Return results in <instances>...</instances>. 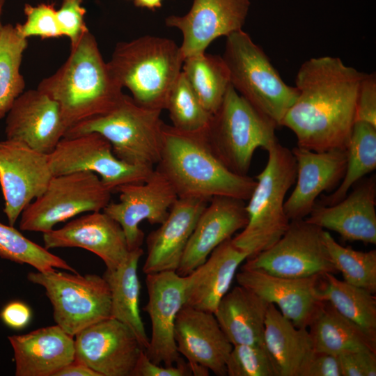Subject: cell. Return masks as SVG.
Returning <instances> with one entry per match:
<instances>
[{
	"mask_svg": "<svg viewBox=\"0 0 376 376\" xmlns=\"http://www.w3.org/2000/svg\"><path fill=\"white\" fill-rule=\"evenodd\" d=\"M363 74L329 56L301 65L295 78L297 97L281 123L295 134L297 146L314 151L347 148Z\"/></svg>",
	"mask_w": 376,
	"mask_h": 376,
	"instance_id": "obj_1",
	"label": "cell"
},
{
	"mask_svg": "<svg viewBox=\"0 0 376 376\" xmlns=\"http://www.w3.org/2000/svg\"><path fill=\"white\" fill-rule=\"evenodd\" d=\"M37 89L58 102L67 130L110 111L124 95L89 31L70 45L66 61Z\"/></svg>",
	"mask_w": 376,
	"mask_h": 376,
	"instance_id": "obj_2",
	"label": "cell"
},
{
	"mask_svg": "<svg viewBox=\"0 0 376 376\" xmlns=\"http://www.w3.org/2000/svg\"><path fill=\"white\" fill-rule=\"evenodd\" d=\"M205 132H187L164 124L161 156L155 169L169 180L178 198L210 201L227 196L248 201L256 180L229 171L211 150Z\"/></svg>",
	"mask_w": 376,
	"mask_h": 376,
	"instance_id": "obj_3",
	"label": "cell"
},
{
	"mask_svg": "<svg viewBox=\"0 0 376 376\" xmlns=\"http://www.w3.org/2000/svg\"><path fill=\"white\" fill-rule=\"evenodd\" d=\"M264 169L256 176L255 187L246 204L248 221L232 237L233 244L248 258L268 249L285 233L290 224L285 210V197L293 185L297 164L292 150L279 140L267 150Z\"/></svg>",
	"mask_w": 376,
	"mask_h": 376,
	"instance_id": "obj_4",
	"label": "cell"
},
{
	"mask_svg": "<svg viewBox=\"0 0 376 376\" xmlns=\"http://www.w3.org/2000/svg\"><path fill=\"white\" fill-rule=\"evenodd\" d=\"M184 60L180 46L173 40L145 36L118 42L108 63L136 103L162 111Z\"/></svg>",
	"mask_w": 376,
	"mask_h": 376,
	"instance_id": "obj_5",
	"label": "cell"
},
{
	"mask_svg": "<svg viewBox=\"0 0 376 376\" xmlns=\"http://www.w3.org/2000/svg\"><path fill=\"white\" fill-rule=\"evenodd\" d=\"M235 90L276 127L298 95L286 84L263 49L242 29L226 36L222 56Z\"/></svg>",
	"mask_w": 376,
	"mask_h": 376,
	"instance_id": "obj_6",
	"label": "cell"
},
{
	"mask_svg": "<svg viewBox=\"0 0 376 376\" xmlns=\"http://www.w3.org/2000/svg\"><path fill=\"white\" fill-rule=\"evenodd\" d=\"M161 110L143 107L123 95L105 113L79 123L64 137L97 132L107 139L114 155L136 166L155 168L159 161L164 123Z\"/></svg>",
	"mask_w": 376,
	"mask_h": 376,
	"instance_id": "obj_7",
	"label": "cell"
},
{
	"mask_svg": "<svg viewBox=\"0 0 376 376\" xmlns=\"http://www.w3.org/2000/svg\"><path fill=\"white\" fill-rule=\"evenodd\" d=\"M276 127L230 84L205 134L211 150L229 171L247 175L254 152L258 148L267 150L278 141Z\"/></svg>",
	"mask_w": 376,
	"mask_h": 376,
	"instance_id": "obj_8",
	"label": "cell"
},
{
	"mask_svg": "<svg viewBox=\"0 0 376 376\" xmlns=\"http://www.w3.org/2000/svg\"><path fill=\"white\" fill-rule=\"evenodd\" d=\"M27 279L45 288L52 305L55 322L72 336L111 318L110 290L103 276L54 270L31 272Z\"/></svg>",
	"mask_w": 376,
	"mask_h": 376,
	"instance_id": "obj_9",
	"label": "cell"
},
{
	"mask_svg": "<svg viewBox=\"0 0 376 376\" xmlns=\"http://www.w3.org/2000/svg\"><path fill=\"white\" fill-rule=\"evenodd\" d=\"M111 194L92 172L54 175L44 192L22 211L19 228L48 232L57 224L83 212L102 211L110 203Z\"/></svg>",
	"mask_w": 376,
	"mask_h": 376,
	"instance_id": "obj_10",
	"label": "cell"
},
{
	"mask_svg": "<svg viewBox=\"0 0 376 376\" xmlns=\"http://www.w3.org/2000/svg\"><path fill=\"white\" fill-rule=\"evenodd\" d=\"M47 158L53 175L92 172L112 194L123 185L145 180L155 169L120 160L109 141L97 132L63 137Z\"/></svg>",
	"mask_w": 376,
	"mask_h": 376,
	"instance_id": "obj_11",
	"label": "cell"
},
{
	"mask_svg": "<svg viewBox=\"0 0 376 376\" xmlns=\"http://www.w3.org/2000/svg\"><path fill=\"white\" fill-rule=\"evenodd\" d=\"M324 229L305 219L293 220L270 248L247 258L242 268L257 269L289 278L336 274L327 249Z\"/></svg>",
	"mask_w": 376,
	"mask_h": 376,
	"instance_id": "obj_12",
	"label": "cell"
},
{
	"mask_svg": "<svg viewBox=\"0 0 376 376\" xmlns=\"http://www.w3.org/2000/svg\"><path fill=\"white\" fill-rule=\"evenodd\" d=\"M47 155L13 139L0 141V186L8 224L46 189L53 177Z\"/></svg>",
	"mask_w": 376,
	"mask_h": 376,
	"instance_id": "obj_13",
	"label": "cell"
},
{
	"mask_svg": "<svg viewBox=\"0 0 376 376\" xmlns=\"http://www.w3.org/2000/svg\"><path fill=\"white\" fill-rule=\"evenodd\" d=\"M119 201L110 202L102 210L122 227L130 251L141 248L144 233L139 224L144 220L160 224L178 198L173 187L154 169L143 181L120 187Z\"/></svg>",
	"mask_w": 376,
	"mask_h": 376,
	"instance_id": "obj_14",
	"label": "cell"
},
{
	"mask_svg": "<svg viewBox=\"0 0 376 376\" xmlns=\"http://www.w3.org/2000/svg\"><path fill=\"white\" fill-rule=\"evenodd\" d=\"M74 338L75 359L100 376H132L145 350L132 330L113 318L84 328Z\"/></svg>",
	"mask_w": 376,
	"mask_h": 376,
	"instance_id": "obj_15",
	"label": "cell"
},
{
	"mask_svg": "<svg viewBox=\"0 0 376 376\" xmlns=\"http://www.w3.org/2000/svg\"><path fill=\"white\" fill-rule=\"evenodd\" d=\"M174 338L193 375L207 376L210 370L217 376L227 375L226 362L233 345L213 313L184 305L176 317Z\"/></svg>",
	"mask_w": 376,
	"mask_h": 376,
	"instance_id": "obj_16",
	"label": "cell"
},
{
	"mask_svg": "<svg viewBox=\"0 0 376 376\" xmlns=\"http://www.w3.org/2000/svg\"><path fill=\"white\" fill-rule=\"evenodd\" d=\"M148 302L143 310L151 322V336L145 352L156 364L171 366L180 359L174 338L177 315L185 303L186 278L176 272L146 274Z\"/></svg>",
	"mask_w": 376,
	"mask_h": 376,
	"instance_id": "obj_17",
	"label": "cell"
},
{
	"mask_svg": "<svg viewBox=\"0 0 376 376\" xmlns=\"http://www.w3.org/2000/svg\"><path fill=\"white\" fill-rule=\"evenodd\" d=\"M249 0H194L183 16L171 15L166 25L180 31L184 58L205 52L216 38L242 29Z\"/></svg>",
	"mask_w": 376,
	"mask_h": 376,
	"instance_id": "obj_18",
	"label": "cell"
},
{
	"mask_svg": "<svg viewBox=\"0 0 376 376\" xmlns=\"http://www.w3.org/2000/svg\"><path fill=\"white\" fill-rule=\"evenodd\" d=\"M321 276L289 278L242 268L235 278L238 285L274 304L296 327L308 328L322 301L318 294Z\"/></svg>",
	"mask_w": 376,
	"mask_h": 376,
	"instance_id": "obj_19",
	"label": "cell"
},
{
	"mask_svg": "<svg viewBox=\"0 0 376 376\" xmlns=\"http://www.w3.org/2000/svg\"><path fill=\"white\" fill-rule=\"evenodd\" d=\"M6 117V139L21 141L47 155L67 131L58 102L38 89L24 91Z\"/></svg>",
	"mask_w": 376,
	"mask_h": 376,
	"instance_id": "obj_20",
	"label": "cell"
},
{
	"mask_svg": "<svg viewBox=\"0 0 376 376\" xmlns=\"http://www.w3.org/2000/svg\"><path fill=\"white\" fill-rule=\"evenodd\" d=\"M338 203H315L305 220L322 229L333 230L345 240L376 244V178L364 177Z\"/></svg>",
	"mask_w": 376,
	"mask_h": 376,
	"instance_id": "obj_21",
	"label": "cell"
},
{
	"mask_svg": "<svg viewBox=\"0 0 376 376\" xmlns=\"http://www.w3.org/2000/svg\"><path fill=\"white\" fill-rule=\"evenodd\" d=\"M42 234L46 249H86L99 256L109 270L116 269L131 251L120 225L103 211L91 212Z\"/></svg>",
	"mask_w": 376,
	"mask_h": 376,
	"instance_id": "obj_22",
	"label": "cell"
},
{
	"mask_svg": "<svg viewBox=\"0 0 376 376\" xmlns=\"http://www.w3.org/2000/svg\"><path fill=\"white\" fill-rule=\"evenodd\" d=\"M297 164V182L285 201L284 210L290 221L305 219L318 196L335 187L346 169V149L314 151L297 146L292 150Z\"/></svg>",
	"mask_w": 376,
	"mask_h": 376,
	"instance_id": "obj_23",
	"label": "cell"
},
{
	"mask_svg": "<svg viewBox=\"0 0 376 376\" xmlns=\"http://www.w3.org/2000/svg\"><path fill=\"white\" fill-rule=\"evenodd\" d=\"M247 221L245 201L227 196L211 198L198 217L176 272L182 276L189 274Z\"/></svg>",
	"mask_w": 376,
	"mask_h": 376,
	"instance_id": "obj_24",
	"label": "cell"
},
{
	"mask_svg": "<svg viewBox=\"0 0 376 376\" xmlns=\"http://www.w3.org/2000/svg\"><path fill=\"white\" fill-rule=\"evenodd\" d=\"M210 201L178 198L159 226L146 238L144 274L176 272L201 212Z\"/></svg>",
	"mask_w": 376,
	"mask_h": 376,
	"instance_id": "obj_25",
	"label": "cell"
},
{
	"mask_svg": "<svg viewBox=\"0 0 376 376\" xmlns=\"http://www.w3.org/2000/svg\"><path fill=\"white\" fill-rule=\"evenodd\" d=\"M16 376H54L75 360V338L58 325L8 337Z\"/></svg>",
	"mask_w": 376,
	"mask_h": 376,
	"instance_id": "obj_26",
	"label": "cell"
},
{
	"mask_svg": "<svg viewBox=\"0 0 376 376\" xmlns=\"http://www.w3.org/2000/svg\"><path fill=\"white\" fill-rule=\"evenodd\" d=\"M247 258L248 254L236 247L231 238L220 244L203 264L185 276V305L214 313L229 291L240 265Z\"/></svg>",
	"mask_w": 376,
	"mask_h": 376,
	"instance_id": "obj_27",
	"label": "cell"
},
{
	"mask_svg": "<svg viewBox=\"0 0 376 376\" xmlns=\"http://www.w3.org/2000/svg\"><path fill=\"white\" fill-rule=\"evenodd\" d=\"M269 305L251 290L238 285L222 297L214 315L233 345L264 344Z\"/></svg>",
	"mask_w": 376,
	"mask_h": 376,
	"instance_id": "obj_28",
	"label": "cell"
},
{
	"mask_svg": "<svg viewBox=\"0 0 376 376\" xmlns=\"http://www.w3.org/2000/svg\"><path fill=\"white\" fill-rule=\"evenodd\" d=\"M264 343L279 376H302L315 352L307 328L296 327L273 304L266 314Z\"/></svg>",
	"mask_w": 376,
	"mask_h": 376,
	"instance_id": "obj_29",
	"label": "cell"
},
{
	"mask_svg": "<svg viewBox=\"0 0 376 376\" xmlns=\"http://www.w3.org/2000/svg\"><path fill=\"white\" fill-rule=\"evenodd\" d=\"M141 248L131 251L114 269H106L103 277L111 294V318L128 327L139 342L146 349L149 342L139 310L141 283L138 275Z\"/></svg>",
	"mask_w": 376,
	"mask_h": 376,
	"instance_id": "obj_30",
	"label": "cell"
},
{
	"mask_svg": "<svg viewBox=\"0 0 376 376\" xmlns=\"http://www.w3.org/2000/svg\"><path fill=\"white\" fill-rule=\"evenodd\" d=\"M308 327L315 352L335 355L356 350L376 353V338L341 315L328 301H322Z\"/></svg>",
	"mask_w": 376,
	"mask_h": 376,
	"instance_id": "obj_31",
	"label": "cell"
},
{
	"mask_svg": "<svg viewBox=\"0 0 376 376\" xmlns=\"http://www.w3.org/2000/svg\"><path fill=\"white\" fill-rule=\"evenodd\" d=\"M319 298L330 303L341 315L376 338V297L362 288L336 278L334 274L321 276Z\"/></svg>",
	"mask_w": 376,
	"mask_h": 376,
	"instance_id": "obj_32",
	"label": "cell"
},
{
	"mask_svg": "<svg viewBox=\"0 0 376 376\" xmlns=\"http://www.w3.org/2000/svg\"><path fill=\"white\" fill-rule=\"evenodd\" d=\"M182 72L205 109L214 113L230 85L228 69L222 56L205 52L188 56L184 60Z\"/></svg>",
	"mask_w": 376,
	"mask_h": 376,
	"instance_id": "obj_33",
	"label": "cell"
},
{
	"mask_svg": "<svg viewBox=\"0 0 376 376\" xmlns=\"http://www.w3.org/2000/svg\"><path fill=\"white\" fill-rule=\"evenodd\" d=\"M346 151V169L341 182L332 194L322 196L321 204L338 203L358 181L375 170L376 126L355 121Z\"/></svg>",
	"mask_w": 376,
	"mask_h": 376,
	"instance_id": "obj_34",
	"label": "cell"
},
{
	"mask_svg": "<svg viewBox=\"0 0 376 376\" xmlns=\"http://www.w3.org/2000/svg\"><path fill=\"white\" fill-rule=\"evenodd\" d=\"M27 45V38L22 37L15 26L3 25L0 34V118L6 116L24 92L25 81L19 70Z\"/></svg>",
	"mask_w": 376,
	"mask_h": 376,
	"instance_id": "obj_35",
	"label": "cell"
},
{
	"mask_svg": "<svg viewBox=\"0 0 376 376\" xmlns=\"http://www.w3.org/2000/svg\"><path fill=\"white\" fill-rule=\"evenodd\" d=\"M0 257L19 264H28L41 272L55 268L77 273L61 258L24 236L14 226L0 222Z\"/></svg>",
	"mask_w": 376,
	"mask_h": 376,
	"instance_id": "obj_36",
	"label": "cell"
},
{
	"mask_svg": "<svg viewBox=\"0 0 376 376\" xmlns=\"http://www.w3.org/2000/svg\"><path fill=\"white\" fill-rule=\"evenodd\" d=\"M323 237L331 260L347 283L376 292V251H357L338 243L324 229Z\"/></svg>",
	"mask_w": 376,
	"mask_h": 376,
	"instance_id": "obj_37",
	"label": "cell"
},
{
	"mask_svg": "<svg viewBox=\"0 0 376 376\" xmlns=\"http://www.w3.org/2000/svg\"><path fill=\"white\" fill-rule=\"evenodd\" d=\"M172 126L187 132L206 131L212 116L203 106L181 71L172 87L165 109Z\"/></svg>",
	"mask_w": 376,
	"mask_h": 376,
	"instance_id": "obj_38",
	"label": "cell"
},
{
	"mask_svg": "<svg viewBox=\"0 0 376 376\" xmlns=\"http://www.w3.org/2000/svg\"><path fill=\"white\" fill-rule=\"evenodd\" d=\"M228 376H279L264 344L233 345L226 362Z\"/></svg>",
	"mask_w": 376,
	"mask_h": 376,
	"instance_id": "obj_39",
	"label": "cell"
},
{
	"mask_svg": "<svg viewBox=\"0 0 376 376\" xmlns=\"http://www.w3.org/2000/svg\"><path fill=\"white\" fill-rule=\"evenodd\" d=\"M24 13L26 16L24 24H17L15 28L24 38L38 36L42 38L63 36L56 19V10L54 4L41 3L36 6L26 4Z\"/></svg>",
	"mask_w": 376,
	"mask_h": 376,
	"instance_id": "obj_40",
	"label": "cell"
},
{
	"mask_svg": "<svg viewBox=\"0 0 376 376\" xmlns=\"http://www.w3.org/2000/svg\"><path fill=\"white\" fill-rule=\"evenodd\" d=\"M84 0H63L56 19L63 36L75 44L81 36L89 31L84 22L86 9L82 6Z\"/></svg>",
	"mask_w": 376,
	"mask_h": 376,
	"instance_id": "obj_41",
	"label": "cell"
},
{
	"mask_svg": "<svg viewBox=\"0 0 376 376\" xmlns=\"http://www.w3.org/2000/svg\"><path fill=\"white\" fill-rule=\"evenodd\" d=\"M342 376H375L376 353L349 351L338 355Z\"/></svg>",
	"mask_w": 376,
	"mask_h": 376,
	"instance_id": "obj_42",
	"label": "cell"
},
{
	"mask_svg": "<svg viewBox=\"0 0 376 376\" xmlns=\"http://www.w3.org/2000/svg\"><path fill=\"white\" fill-rule=\"evenodd\" d=\"M355 121H363L376 126V75L363 74L356 106Z\"/></svg>",
	"mask_w": 376,
	"mask_h": 376,
	"instance_id": "obj_43",
	"label": "cell"
},
{
	"mask_svg": "<svg viewBox=\"0 0 376 376\" xmlns=\"http://www.w3.org/2000/svg\"><path fill=\"white\" fill-rule=\"evenodd\" d=\"M192 370L181 359L175 365L164 366L152 362L143 350L136 363L132 376H191Z\"/></svg>",
	"mask_w": 376,
	"mask_h": 376,
	"instance_id": "obj_44",
	"label": "cell"
},
{
	"mask_svg": "<svg viewBox=\"0 0 376 376\" xmlns=\"http://www.w3.org/2000/svg\"><path fill=\"white\" fill-rule=\"evenodd\" d=\"M302 376H342L338 355L314 352Z\"/></svg>",
	"mask_w": 376,
	"mask_h": 376,
	"instance_id": "obj_45",
	"label": "cell"
},
{
	"mask_svg": "<svg viewBox=\"0 0 376 376\" xmlns=\"http://www.w3.org/2000/svg\"><path fill=\"white\" fill-rule=\"evenodd\" d=\"M0 315L7 326L20 329L28 324L31 312L29 307L23 302L12 301L2 309Z\"/></svg>",
	"mask_w": 376,
	"mask_h": 376,
	"instance_id": "obj_46",
	"label": "cell"
},
{
	"mask_svg": "<svg viewBox=\"0 0 376 376\" xmlns=\"http://www.w3.org/2000/svg\"><path fill=\"white\" fill-rule=\"evenodd\" d=\"M54 376H100L99 373L87 366L84 363L75 359L67 364Z\"/></svg>",
	"mask_w": 376,
	"mask_h": 376,
	"instance_id": "obj_47",
	"label": "cell"
},
{
	"mask_svg": "<svg viewBox=\"0 0 376 376\" xmlns=\"http://www.w3.org/2000/svg\"><path fill=\"white\" fill-rule=\"evenodd\" d=\"M162 0H134V4L137 7L155 10L162 7Z\"/></svg>",
	"mask_w": 376,
	"mask_h": 376,
	"instance_id": "obj_48",
	"label": "cell"
},
{
	"mask_svg": "<svg viewBox=\"0 0 376 376\" xmlns=\"http://www.w3.org/2000/svg\"><path fill=\"white\" fill-rule=\"evenodd\" d=\"M3 3H4V0H0V34H1V32L3 26L1 23V10H2Z\"/></svg>",
	"mask_w": 376,
	"mask_h": 376,
	"instance_id": "obj_49",
	"label": "cell"
}]
</instances>
